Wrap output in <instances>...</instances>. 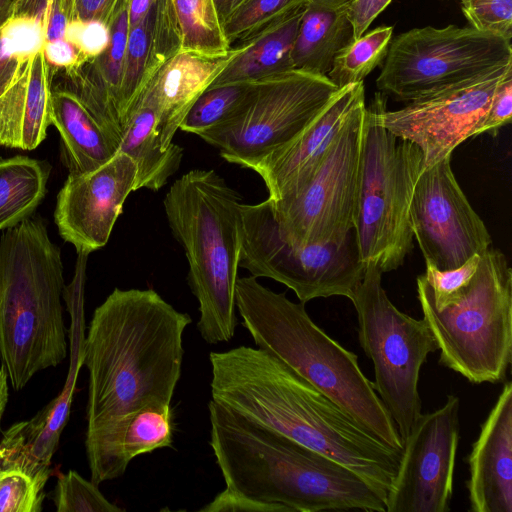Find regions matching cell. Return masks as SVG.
I'll return each mask as SVG.
<instances>
[{"instance_id": "6da1fadb", "label": "cell", "mask_w": 512, "mask_h": 512, "mask_svg": "<svg viewBox=\"0 0 512 512\" xmlns=\"http://www.w3.org/2000/svg\"><path fill=\"white\" fill-rule=\"evenodd\" d=\"M191 322L153 289L115 288L94 310L82 363L89 376L85 449L95 484L125 473L123 441L135 416L172 410Z\"/></svg>"}, {"instance_id": "7a4b0ae2", "label": "cell", "mask_w": 512, "mask_h": 512, "mask_svg": "<svg viewBox=\"0 0 512 512\" xmlns=\"http://www.w3.org/2000/svg\"><path fill=\"white\" fill-rule=\"evenodd\" d=\"M218 404L345 465L385 501L402 452L363 429L271 353L239 346L209 355Z\"/></svg>"}, {"instance_id": "3957f363", "label": "cell", "mask_w": 512, "mask_h": 512, "mask_svg": "<svg viewBox=\"0 0 512 512\" xmlns=\"http://www.w3.org/2000/svg\"><path fill=\"white\" fill-rule=\"evenodd\" d=\"M208 410L209 444L227 490L288 512H386L376 491L333 458L212 399Z\"/></svg>"}, {"instance_id": "277c9868", "label": "cell", "mask_w": 512, "mask_h": 512, "mask_svg": "<svg viewBox=\"0 0 512 512\" xmlns=\"http://www.w3.org/2000/svg\"><path fill=\"white\" fill-rule=\"evenodd\" d=\"M236 308L257 348L288 365L392 449L402 452L398 429L361 371L357 355L317 326L305 303L276 293L254 276L238 277Z\"/></svg>"}, {"instance_id": "5b68a950", "label": "cell", "mask_w": 512, "mask_h": 512, "mask_svg": "<svg viewBox=\"0 0 512 512\" xmlns=\"http://www.w3.org/2000/svg\"><path fill=\"white\" fill-rule=\"evenodd\" d=\"M60 249L44 220L29 216L0 237V360L11 387L67 355Z\"/></svg>"}, {"instance_id": "8992f818", "label": "cell", "mask_w": 512, "mask_h": 512, "mask_svg": "<svg viewBox=\"0 0 512 512\" xmlns=\"http://www.w3.org/2000/svg\"><path fill=\"white\" fill-rule=\"evenodd\" d=\"M241 203L222 177L204 169L175 180L163 201L170 230L188 261V285L199 303L197 329L208 344L231 340L237 326Z\"/></svg>"}, {"instance_id": "52a82bcc", "label": "cell", "mask_w": 512, "mask_h": 512, "mask_svg": "<svg viewBox=\"0 0 512 512\" xmlns=\"http://www.w3.org/2000/svg\"><path fill=\"white\" fill-rule=\"evenodd\" d=\"M418 300L442 365L474 384L506 378L512 360V270L499 249L481 255L470 283L444 306Z\"/></svg>"}, {"instance_id": "ba28073f", "label": "cell", "mask_w": 512, "mask_h": 512, "mask_svg": "<svg viewBox=\"0 0 512 512\" xmlns=\"http://www.w3.org/2000/svg\"><path fill=\"white\" fill-rule=\"evenodd\" d=\"M422 169L420 148L381 126L367 107L353 229L365 265L389 272L412 250L409 209Z\"/></svg>"}, {"instance_id": "9c48e42d", "label": "cell", "mask_w": 512, "mask_h": 512, "mask_svg": "<svg viewBox=\"0 0 512 512\" xmlns=\"http://www.w3.org/2000/svg\"><path fill=\"white\" fill-rule=\"evenodd\" d=\"M382 274L375 263H367L351 301L360 345L373 363V387L404 441L422 414L421 367L438 347L424 318L415 319L390 301Z\"/></svg>"}, {"instance_id": "30bf717a", "label": "cell", "mask_w": 512, "mask_h": 512, "mask_svg": "<svg viewBox=\"0 0 512 512\" xmlns=\"http://www.w3.org/2000/svg\"><path fill=\"white\" fill-rule=\"evenodd\" d=\"M510 64L509 39L471 26H426L392 38L376 87L410 102Z\"/></svg>"}, {"instance_id": "8fae6325", "label": "cell", "mask_w": 512, "mask_h": 512, "mask_svg": "<svg viewBox=\"0 0 512 512\" xmlns=\"http://www.w3.org/2000/svg\"><path fill=\"white\" fill-rule=\"evenodd\" d=\"M239 212V267L284 284L302 303L331 296L352 300L365 270L353 231L341 242L298 245L282 237L268 198L242 202Z\"/></svg>"}, {"instance_id": "7c38bea8", "label": "cell", "mask_w": 512, "mask_h": 512, "mask_svg": "<svg viewBox=\"0 0 512 512\" xmlns=\"http://www.w3.org/2000/svg\"><path fill=\"white\" fill-rule=\"evenodd\" d=\"M326 75L289 70L256 81L246 107L199 135L245 168L292 141L338 92Z\"/></svg>"}, {"instance_id": "4fadbf2b", "label": "cell", "mask_w": 512, "mask_h": 512, "mask_svg": "<svg viewBox=\"0 0 512 512\" xmlns=\"http://www.w3.org/2000/svg\"><path fill=\"white\" fill-rule=\"evenodd\" d=\"M366 113L365 102L350 113L317 168L297 190L276 201L268 198L286 241L337 243L353 231Z\"/></svg>"}, {"instance_id": "5bb4252c", "label": "cell", "mask_w": 512, "mask_h": 512, "mask_svg": "<svg viewBox=\"0 0 512 512\" xmlns=\"http://www.w3.org/2000/svg\"><path fill=\"white\" fill-rule=\"evenodd\" d=\"M510 67L415 99L398 110H386L378 98L368 109L381 126L420 148L426 168L477 136L494 89Z\"/></svg>"}, {"instance_id": "9a60e30c", "label": "cell", "mask_w": 512, "mask_h": 512, "mask_svg": "<svg viewBox=\"0 0 512 512\" xmlns=\"http://www.w3.org/2000/svg\"><path fill=\"white\" fill-rule=\"evenodd\" d=\"M460 400L447 396L438 409L421 414L403 441L386 512H448L460 438Z\"/></svg>"}, {"instance_id": "2e32d148", "label": "cell", "mask_w": 512, "mask_h": 512, "mask_svg": "<svg viewBox=\"0 0 512 512\" xmlns=\"http://www.w3.org/2000/svg\"><path fill=\"white\" fill-rule=\"evenodd\" d=\"M410 225L425 262L454 269L492 243L451 169L450 157L423 168L414 187Z\"/></svg>"}, {"instance_id": "e0dca14e", "label": "cell", "mask_w": 512, "mask_h": 512, "mask_svg": "<svg viewBox=\"0 0 512 512\" xmlns=\"http://www.w3.org/2000/svg\"><path fill=\"white\" fill-rule=\"evenodd\" d=\"M136 175V165L121 152L95 170L69 172L54 219L60 236L77 253L90 254L106 245L125 200L135 191Z\"/></svg>"}, {"instance_id": "ac0fdd59", "label": "cell", "mask_w": 512, "mask_h": 512, "mask_svg": "<svg viewBox=\"0 0 512 512\" xmlns=\"http://www.w3.org/2000/svg\"><path fill=\"white\" fill-rule=\"evenodd\" d=\"M364 102L363 82L340 88L292 141L250 168L263 179L270 200L294 192L311 176L350 113Z\"/></svg>"}, {"instance_id": "d6986e66", "label": "cell", "mask_w": 512, "mask_h": 512, "mask_svg": "<svg viewBox=\"0 0 512 512\" xmlns=\"http://www.w3.org/2000/svg\"><path fill=\"white\" fill-rule=\"evenodd\" d=\"M472 512H512V383L502 390L467 457Z\"/></svg>"}, {"instance_id": "ffe728a7", "label": "cell", "mask_w": 512, "mask_h": 512, "mask_svg": "<svg viewBox=\"0 0 512 512\" xmlns=\"http://www.w3.org/2000/svg\"><path fill=\"white\" fill-rule=\"evenodd\" d=\"M240 49L234 45L215 55L181 50L158 71L144 92L156 107L163 148L171 145L190 107Z\"/></svg>"}, {"instance_id": "44dd1931", "label": "cell", "mask_w": 512, "mask_h": 512, "mask_svg": "<svg viewBox=\"0 0 512 512\" xmlns=\"http://www.w3.org/2000/svg\"><path fill=\"white\" fill-rule=\"evenodd\" d=\"M54 74L42 49L0 93V146L33 150L45 139L51 125Z\"/></svg>"}, {"instance_id": "7402d4cb", "label": "cell", "mask_w": 512, "mask_h": 512, "mask_svg": "<svg viewBox=\"0 0 512 512\" xmlns=\"http://www.w3.org/2000/svg\"><path fill=\"white\" fill-rule=\"evenodd\" d=\"M181 51L180 31L171 0H155L146 16L130 27L120 108L124 122L158 71Z\"/></svg>"}, {"instance_id": "603a6c76", "label": "cell", "mask_w": 512, "mask_h": 512, "mask_svg": "<svg viewBox=\"0 0 512 512\" xmlns=\"http://www.w3.org/2000/svg\"><path fill=\"white\" fill-rule=\"evenodd\" d=\"M74 383L33 418L15 423L0 441V470L14 469L47 482L72 402Z\"/></svg>"}, {"instance_id": "cb8c5ba5", "label": "cell", "mask_w": 512, "mask_h": 512, "mask_svg": "<svg viewBox=\"0 0 512 512\" xmlns=\"http://www.w3.org/2000/svg\"><path fill=\"white\" fill-rule=\"evenodd\" d=\"M50 122L60 133L69 172L95 170L118 152L119 144L100 126L79 97L60 84L52 85Z\"/></svg>"}, {"instance_id": "d4e9b609", "label": "cell", "mask_w": 512, "mask_h": 512, "mask_svg": "<svg viewBox=\"0 0 512 512\" xmlns=\"http://www.w3.org/2000/svg\"><path fill=\"white\" fill-rule=\"evenodd\" d=\"M353 40L348 0H308L292 49L293 69L327 75L336 54Z\"/></svg>"}, {"instance_id": "484cf974", "label": "cell", "mask_w": 512, "mask_h": 512, "mask_svg": "<svg viewBox=\"0 0 512 512\" xmlns=\"http://www.w3.org/2000/svg\"><path fill=\"white\" fill-rule=\"evenodd\" d=\"M157 126L156 107L144 92L127 120L118 147V152L136 165L135 190H160L181 165L183 149L173 142L163 148Z\"/></svg>"}, {"instance_id": "4316f807", "label": "cell", "mask_w": 512, "mask_h": 512, "mask_svg": "<svg viewBox=\"0 0 512 512\" xmlns=\"http://www.w3.org/2000/svg\"><path fill=\"white\" fill-rule=\"evenodd\" d=\"M304 6L305 4L270 24L254 37L236 44L240 46V51L208 88L255 82L294 70L291 55Z\"/></svg>"}, {"instance_id": "83f0119b", "label": "cell", "mask_w": 512, "mask_h": 512, "mask_svg": "<svg viewBox=\"0 0 512 512\" xmlns=\"http://www.w3.org/2000/svg\"><path fill=\"white\" fill-rule=\"evenodd\" d=\"M48 175L38 160L23 156L0 158V231L32 215L46 194Z\"/></svg>"}, {"instance_id": "f1b7e54d", "label": "cell", "mask_w": 512, "mask_h": 512, "mask_svg": "<svg viewBox=\"0 0 512 512\" xmlns=\"http://www.w3.org/2000/svg\"><path fill=\"white\" fill-rule=\"evenodd\" d=\"M177 19L181 50L222 54L230 49L214 0H171Z\"/></svg>"}, {"instance_id": "f546056e", "label": "cell", "mask_w": 512, "mask_h": 512, "mask_svg": "<svg viewBox=\"0 0 512 512\" xmlns=\"http://www.w3.org/2000/svg\"><path fill=\"white\" fill-rule=\"evenodd\" d=\"M255 88L256 81L225 84L206 89L190 107L179 129L199 136L233 119L246 107Z\"/></svg>"}, {"instance_id": "4dcf8cb0", "label": "cell", "mask_w": 512, "mask_h": 512, "mask_svg": "<svg viewBox=\"0 0 512 512\" xmlns=\"http://www.w3.org/2000/svg\"><path fill=\"white\" fill-rule=\"evenodd\" d=\"M393 30V26H379L354 39L336 54L326 76L338 88L363 82L384 60Z\"/></svg>"}, {"instance_id": "1f68e13d", "label": "cell", "mask_w": 512, "mask_h": 512, "mask_svg": "<svg viewBox=\"0 0 512 512\" xmlns=\"http://www.w3.org/2000/svg\"><path fill=\"white\" fill-rule=\"evenodd\" d=\"M46 20L17 14L0 26V93L23 64L41 51L46 41Z\"/></svg>"}, {"instance_id": "d6a6232c", "label": "cell", "mask_w": 512, "mask_h": 512, "mask_svg": "<svg viewBox=\"0 0 512 512\" xmlns=\"http://www.w3.org/2000/svg\"><path fill=\"white\" fill-rule=\"evenodd\" d=\"M307 1L246 0L222 24L230 47L254 37Z\"/></svg>"}, {"instance_id": "836d02e7", "label": "cell", "mask_w": 512, "mask_h": 512, "mask_svg": "<svg viewBox=\"0 0 512 512\" xmlns=\"http://www.w3.org/2000/svg\"><path fill=\"white\" fill-rule=\"evenodd\" d=\"M172 410H145L130 422L123 441L126 462L142 454L173 445Z\"/></svg>"}, {"instance_id": "e575fe53", "label": "cell", "mask_w": 512, "mask_h": 512, "mask_svg": "<svg viewBox=\"0 0 512 512\" xmlns=\"http://www.w3.org/2000/svg\"><path fill=\"white\" fill-rule=\"evenodd\" d=\"M57 512H122L100 492L98 485L74 470L60 473L52 494Z\"/></svg>"}, {"instance_id": "d590c367", "label": "cell", "mask_w": 512, "mask_h": 512, "mask_svg": "<svg viewBox=\"0 0 512 512\" xmlns=\"http://www.w3.org/2000/svg\"><path fill=\"white\" fill-rule=\"evenodd\" d=\"M46 483L19 470H0V512H40Z\"/></svg>"}, {"instance_id": "8d00e7d4", "label": "cell", "mask_w": 512, "mask_h": 512, "mask_svg": "<svg viewBox=\"0 0 512 512\" xmlns=\"http://www.w3.org/2000/svg\"><path fill=\"white\" fill-rule=\"evenodd\" d=\"M469 26L512 39V0H460Z\"/></svg>"}, {"instance_id": "74e56055", "label": "cell", "mask_w": 512, "mask_h": 512, "mask_svg": "<svg viewBox=\"0 0 512 512\" xmlns=\"http://www.w3.org/2000/svg\"><path fill=\"white\" fill-rule=\"evenodd\" d=\"M64 39L72 43L85 59L101 55L110 41L109 26L99 20L71 19Z\"/></svg>"}, {"instance_id": "f35d334b", "label": "cell", "mask_w": 512, "mask_h": 512, "mask_svg": "<svg viewBox=\"0 0 512 512\" xmlns=\"http://www.w3.org/2000/svg\"><path fill=\"white\" fill-rule=\"evenodd\" d=\"M511 118L512 67L508 68L498 81L477 135L490 133L495 136L502 126L511 122Z\"/></svg>"}, {"instance_id": "ab89813d", "label": "cell", "mask_w": 512, "mask_h": 512, "mask_svg": "<svg viewBox=\"0 0 512 512\" xmlns=\"http://www.w3.org/2000/svg\"><path fill=\"white\" fill-rule=\"evenodd\" d=\"M204 512H288L280 505L256 501L227 490L218 493L206 506L200 508Z\"/></svg>"}, {"instance_id": "60d3db41", "label": "cell", "mask_w": 512, "mask_h": 512, "mask_svg": "<svg viewBox=\"0 0 512 512\" xmlns=\"http://www.w3.org/2000/svg\"><path fill=\"white\" fill-rule=\"evenodd\" d=\"M43 55L55 72L70 69L86 60L79 50L65 39L46 41L43 46Z\"/></svg>"}, {"instance_id": "b9f144b4", "label": "cell", "mask_w": 512, "mask_h": 512, "mask_svg": "<svg viewBox=\"0 0 512 512\" xmlns=\"http://www.w3.org/2000/svg\"><path fill=\"white\" fill-rule=\"evenodd\" d=\"M392 0H348V13L353 24L354 39L364 34L374 19Z\"/></svg>"}, {"instance_id": "7bdbcfd3", "label": "cell", "mask_w": 512, "mask_h": 512, "mask_svg": "<svg viewBox=\"0 0 512 512\" xmlns=\"http://www.w3.org/2000/svg\"><path fill=\"white\" fill-rule=\"evenodd\" d=\"M120 0H75L72 19L109 23Z\"/></svg>"}, {"instance_id": "ee69618b", "label": "cell", "mask_w": 512, "mask_h": 512, "mask_svg": "<svg viewBox=\"0 0 512 512\" xmlns=\"http://www.w3.org/2000/svg\"><path fill=\"white\" fill-rule=\"evenodd\" d=\"M155 0H128L130 27L137 25L148 13Z\"/></svg>"}, {"instance_id": "f6af8a7d", "label": "cell", "mask_w": 512, "mask_h": 512, "mask_svg": "<svg viewBox=\"0 0 512 512\" xmlns=\"http://www.w3.org/2000/svg\"><path fill=\"white\" fill-rule=\"evenodd\" d=\"M245 1L246 0H214L222 24Z\"/></svg>"}, {"instance_id": "bcb514c9", "label": "cell", "mask_w": 512, "mask_h": 512, "mask_svg": "<svg viewBox=\"0 0 512 512\" xmlns=\"http://www.w3.org/2000/svg\"><path fill=\"white\" fill-rule=\"evenodd\" d=\"M8 377L3 367L0 368V421L8 403Z\"/></svg>"}, {"instance_id": "7dc6e473", "label": "cell", "mask_w": 512, "mask_h": 512, "mask_svg": "<svg viewBox=\"0 0 512 512\" xmlns=\"http://www.w3.org/2000/svg\"><path fill=\"white\" fill-rule=\"evenodd\" d=\"M22 0H0V26L12 17Z\"/></svg>"}, {"instance_id": "c3c4849f", "label": "cell", "mask_w": 512, "mask_h": 512, "mask_svg": "<svg viewBox=\"0 0 512 512\" xmlns=\"http://www.w3.org/2000/svg\"><path fill=\"white\" fill-rule=\"evenodd\" d=\"M72 1H73V6H74V1H75V0H72Z\"/></svg>"}]
</instances>
